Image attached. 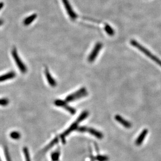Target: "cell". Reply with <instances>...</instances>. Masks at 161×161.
<instances>
[{"instance_id": "cell-13", "label": "cell", "mask_w": 161, "mask_h": 161, "mask_svg": "<svg viewBox=\"0 0 161 161\" xmlns=\"http://www.w3.org/2000/svg\"><path fill=\"white\" fill-rule=\"evenodd\" d=\"M37 15L36 14H34L33 15L29 16L28 17L25 19L24 20V24L25 26H28L29 25L31 24V23L33 22L34 20L37 18Z\"/></svg>"}, {"instance_id": "cell-8", "label": "cell", "mask_w": 161, "mask_h": 161, "mask_svg": "<svg viewBox=\"0 0 161 161\" xmlns=\"http://www.w3.org/2000/svg\"><path fill=\"white\" fill-rule=\"evenodd\" d=\"M115 119L117 122H119L120 124H122V126H124L125 128H130L132 126L131 124L129 122L124 119L122 117H121L120 116L117 115L115 116Z\"/></svg>"}, {"instance_id": "cell-14", "label": "cell", "mask_w": 161, "mask_h": 161, "mask_svg": "<svg viewBox=\"0 0 161 161\" xmlns=\"http://www.w3.org/2000/svg\"><path fill=\"white\" fill-rule=\"evenodd\" d=\"M104 29H105V31L107 33V34H108V35L110 36H113L114 35L115 31H114V29L109 25L107 24H105Z\"/></svg>"}, {"instance_id": "cell-16", "label": "cell", "mask_w": 161, "mask_h": 161, "mask_svg": "<svg viewBox=\"0 0 161 161\" xmlns=\"http://www.w3.org/2000/svg\"><path fill=\"white\" fill-rule=\"evenodd\" d=\"M10 136L11 137L12 139H15V140H17L19 139L20 137V133L17 131H13L11 133Z\"/></svg>"}, {"instance_id": "cell-3", "label": "cell", "mask_w": 161, "mask_h": 161, "mask_svg": "<svg viewBox=\"0 0 161 161\" xmlns=\"http://www.w3.org/2000/svg\"><path fill=\"white\" fill-rule=\"evenodd\" d=\"M12 55L14 59L16 64L17 65V66H18V68H19L20 72L22 73H26L27 71V67L22 61L21 60L20 57L18 56V55L17 52V50L15 47H14L12 49Z\"/></svg>"}, {"instance_id": "cell-1", "label": "cell", "mask_w": 161, "mask_h": 161, "mask_svg": "<svg viewBox=\"0 0 161 161\" xmlns=\"http://www.w3.org/2000/svg\"><path fill=\"white\" fill-rule=\"evenodd\" d=\"M130 43H131V44L133 45V46L135 47L136 48L138 49L139 50H140V51L142 52L143 53H144L146 56H148V57L150 58V59H151L153 61H154L155 62H157L160 66H161V60L153 55L152 53H151L150 51L147 50L144 47L141 46V44H139V43L137 42V41H136L135 40H131Z\"/></svg>"}, {"instance_id": "cell-20", "label": "cell", "mask_w": 161, "mask_h": 161, "mask_svg": "<svg viewBox=\"0 0 161 161\" xmlns=\"http://www.w3.org/2000/svg\"><path fill=\"white\" fill-rule=\"evenodd\" d=\"M97 160L99 161H107L108 160V157L107 156L98 155L97 156Z\"/></svg>"}, {"instance_id": "cell-2", "label": "cell", "mask_w": 161, "mask_h": 161, "mask_svg": "<svg viewBox=\"0 0 161 161\" xmlns=\"http://www.w3.org/2000/svg\"><path fill=\"white\" fill-rule=\"evenodd\" d=\"M87 95L88 93L86 91V88L82 87L73 94L68 96L66 98V102H71L74 101L75 100L81 98L82 97H85Z\"/></svg>"}, {"instance_id": "cell-23", "label": "cell", "mask_w": 161, "mask_h": 161, "mask_svg": "<svg viewBox=\"0 0 161 161\" xmlns=\"http://www.w3.org/2000/svg\"><path fill=\"white\" fill-rule=\"evenodd\" d=\"M3 24V20H0V26Z\"/></svg>"}, {"instance_id": "cell-9", "label": "cell", "mask_w": 161, "mask_h": 161, "mask_svg": "<svg viewBox=\"0 0 161 161\" xmlns=\"http://www.w3.org/2000/svg\"><path fill=\"white\" fill-rule=\"evenodd\" d=\"M45 75H46V77L47 79V81L48 82L49 85L52 87H55L57 85L56 81L53 79V77H52V76H51L50 73L48 69L47 68L45 69Z\"/></svg>"}, {"instance_id": "cell-22", "label": "cell", "mask_w": 161, "mask_h": 161, "mask_svg": "<svg viewBox=\"0 0 161 161\" xmlns=\"http://www.w3.org/2000/svg\"><path fill=\"white\" fill-rule=\"evenodd\" d=\"M3 6H4V3L3 2H0V10L2 9Z\"/></svg>"}, {"instance_id": "cell-6", "label": "cell", "mask_w": 161, "mask_h": 161, "mask_svg": "<svg viewBox=\"0 0 161 161\" xmlns=\"http://www.w3.org/2000/svg\"><path fill=\"white\" fill-rule=\"evenodd\" d=\"M62 3L64 4V7L66 8L68 14L70 16V17L71 20H74L75 19H76L77 17V15L73 11V9L72 8L71 5L68 2V0H62Z\"/></svg>"}, {"instance_id": "cell-11", "label": "cell", "mask_w": 161, "mask_h": 161, "mask_svg": "<svg viewBox=\"0 0 161 161\" xmlns=\"http://www.w3.org/2000/svg\"><path fill=\"white\" fill-rule=\"evenodd\" d=\"M86 132L90 133L91 135H93L94 136H95V137H96L97 138H98L99 139H102L103 138V135L102 134V133L99 132L97 130H95L93 128L87 127Z\"/></svg>"}, {"instance_id": "cell-12", "label": "cell", "mask_w": 161, "mask_h": 161, "mask_svg": "<svg viewBox=\"0 0 161 161\" xmlns=\"http://www.w3.org/2000/svg\"><path fill=\"white\" fill-rule=\"evenodd\" d=\"M15 73L14 72H9L7 74H4L0 76V82H4L8 79H12L15 77Z\"/></svg>"}, {"instance_id": "cell-17", "label": "cell", "mask_w": 161, "mask_h": 161, "mask_svg": "<svg viewBox=\"0 0 161 161\" xmlns=\"http://www.w3.org/2000/svg\"><path fill=\"white\" fill-rule=\"evenodd\" d=\"M9 104V99L7 98H0V106H7Z\"/></svg>"}, {"instance_id": "cell-21", "label": "cell", "mask_w": 161, "mask_h": 161, "mask_svg": "<svg viewBox=\"0 0 161 161\" xmlns=\"http://www.w3.org/2000/svg\"><path fill=\"white\" fill-rule=\"evenodd\" d=\"M86 129L87 127L85 126H82V127H78L76 130H77L79 132L81 133H85L86 131Z\"/></svg>"}, {"instance_id": "cell-4", "label": "cell", "mask_w": 161, "mask_h": 161, "mask_svg": "<svg viewBox=\"0 0 161 161\" xmlns=\"http://www.w3.org/2000/svg\"><path fill=\"white\" fill-rule=\"evenodd\" d=\"M66 103L67 102L64 101L60 100V99H57V100H56L55 101L54 104L56 106L64 108L66 110L68 111V112L72 115H74L76 113V110L74 108L72 107L71 106H68Z\"/></svg>"}, {"instance_id": "cell-19", "label": "cell", "mask_w": 161, "mask_h": 161, "mask_svg": "<svg viewBox=\"0 0 161 161\" xmlns=\"http://www.w3.org/2000/svg\"><path fill=\"white\" fill-rule=\"evenodd\" d=\"M51 158L53 161H57L59 158V153L58 152L53 153L51 155Z\"/></svg>"}, {"instance_id": "cell-18", "label": "cell", "mask_w": 161, "mask_h": 161, "mask_svg": "<svg viewBox=\"0 0 161 161\" xmlns=\"http://www.w3.org/2000/svg\"><path fill=\"white\" fill-rule=\"evenodd\" d=\"M24 153L25 157V159H26V161H31L30 156H29L28 150L27 149V148H24Z\"/></svg>"}, {"instance_id": "cell-15", "label": "cell", "mask_w": 161, "mask_h": 161, "mask_svg": "<svg viewBox=\"0 0 161 161\" xmlns=\"http://www.w3.org/2000/svg\"><path fill=\"white\" fill-rule=\"evenodd\" d=\"M88 114H89V113H88L87 111H84L81 115H79V117H78V118L76 121L79 123L81 122L83 120L86 119V118L88 116Z\"/></svg>"}, {"instance_id": "cell-7", "label": "cell", "mask_w": 161, "mask_h": 161, "mask_svg": "<svg viewBox=\"0 0 161 161\" xmlns=\"http://www.w3.org/2000/svg\"><path fill=\"white\" fill-rule=\"evenodd\" d=\"M79 124V122H77L76 121H75L72 125H71V126L69 127L68 129H67L64 133H63L62 135H61L60 137L62 140L63 143L64 142V140H65L64 139H65L66 137L67 136H68L71 132L73 131V130H76L77 129Z\"/></svg>"}, {"instance_id": "cell-5", "label": "cell", "mask_w": 161, "mask_h": 161, "mask_svg": "<svg viewBox=\"0 0 161 161\" xmlns=\"http://www.w3.org/2000/svg\"><path fill=\"white\" fill-rule=\"evenodd\" d=\"M102 47H103V44L101 42H97V44H95L93 50L91 52V53L88 57V62H92L95 60L96 58L97 57V55L99 53V51L102 48Z\"/></svg>"}, {"instance_id": "cell-10", "label": "cell", "mask_w": 161, "mask_h": 161, "mask_svg": "<svg viewBox=\"0 0 161 161\" xmlns=\"http://www.w3.org/2000/svg\"><path fill=\"white\" fill-rule=\"evenodd\" d=\"M148 130L147 129H144L142 133L139 135V137L137 138V140L136 141V144L137 146H140L142 142L144 141V140L146 138V136L148 134Z\"/></svg>"}]
</instances>
